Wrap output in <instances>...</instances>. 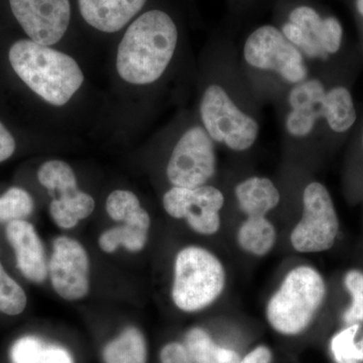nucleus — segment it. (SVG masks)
Returning <instances> with one entry per match:
<instances>
[{
    "instance_id": "f257e3e1",
    "label": "nucleus",
    "mask_w": 363,
    "mask_h": 363,
    "mask_svg": "<svg viewBox=\"0 0 363 363\" xmlns=\"http://www.w3.org/2000/svg\"><path fill=\"white\" fill-rule=\"evenodd\" d=\"M177 45L178 28L168 13L152 9L140 14L117 47V74L130 85L154 84L168 69Z\"/></svg>"
},
{
    "instance_id": "f03ea898",
    "label": "nucleus",
    "mask_w": 363,
    "mask_h": 363,
    "mask_svg": "<svg viewBox=\"0 0 363 363\" xmlns=\"http://www.w3.org/2000/svg\"><path fill=\"white\" fill-rule=\"evenodd\" d=\"M9 60L18 77L52 106H65L84 84V73L73 57L30 39L16 40Z\"/></svg>"
},
{
    "instance_id": "7ed1b4c3",
    "label": "nucleus",
    "mask_w": 363,
    "mask_h": 363,
    "mask_svg": "<svg viewBox=\"0 0 363 363\" xmlns=\"http://www.w3.org/2000/svg\"><path fill=\"white\" fill-rule=\"evenodd\" d=\"M325 294L326 288L319 272L310 267H296L269 301L267 320L279 333H301L311 323Z\"/></svg>"
},
{
    "instance_id": "20e7f679",
    "label": "nucleus",
    "mask_w": 363,
    "mask_h": 363,
    "mask_svg": "<svg viewBox=\"0 0 363 363\" xmlns=\"http://www.w3.org/2000/svg\"><path fill=\"white\" fill-rule=\"evenodd\" d=\"M225 286L220 260L204 248H184L177 255L173 301L182 311L196 312L212 304Z\"/></svg>"
},
{
    "instance_id": "39448f33",
    "label": "nucleus",
    "mask_w": 363,
    "mask_h": 363,
    "mask_svg": "<svg viewBox=\"0 0 363 363\" xmlns=\"http://www.w3.org/2000/svg\"><path fill=\"white\" fill-rule=\"evenodd\" d=\"M203 128L213 142L230 150L242 152L252 147L259 136V124L238 108L225 90L210 85L200 102Z\"/></svg>"
},
{
    "instance_id": "423d86ee",
    "label": "nucleus",
    "mask_w": 363,
    "mask_h": 363,
    "mask_svg": "<svg viewBox=\"0 0 363 363\" xmlns=\"http://www.w3.org/2000/svg\"><path fill=\"white\" fill-rule=\"evenodd\" d=\"M38 180L52 197L50 214L60 228H73L94 211V198L79 189L75 172L66 162H45L38 169Z\"/></svg>"
},
{
    "instance_id": "0eeeda50",
    "label": "nucleus",
    "mask_w": 363,
    "mask_h": 363,
    "mask_svg": "<svg viewBox=\"0 0 363 363\" xmlns=\"http://www.w3.org/2000/svg\"><path fill=\"white\" fill-rule=\"evenodd\" d=\"M248 65L279 74L291 84L306 80L304 57L284 33L272 26H262L247 38L243 49Z\"/></svg>"
},
{
    "instance_id": "6e6552de",
    "label": "nucleus",
    "mask_w": 363,
    "mask_h": 363,
    "mask_svg": "<svg viewBox=\"0 0 363 363\" xmlns=\"http://www.w3.org/2000/svg\"><path fill=\"white\" fill-rule=\"evenodd\" d=\"M303 217L291 234L294 248L298 252H320L333 247L339 222L328 190L314 182L303 194Z\"/></svg>"
},
{
    "instance_id": "1a4fd4ad",
    "label": "nucleus",
    "mask_w": 363,
    "mask_h": 363,
    "mask_svg": "<svg viewBox=\"0 0 363 363\" xmlns=\"http://www.w3.org/2000/svg\"><path fill=\"white\" fill-rule=\"evenodd\" d=\"M215 172L214 142L203 126H192L174 147L167 166V177L174 187L193 189L206 185Z\"/></svg>"
},
{
    "instance_id": "9d476101",
    "label": "nucleus",
    "mask_w": 363,
    "mask_h": 363,
    "mask_svg": "<svg viewBox=\"0 0 363 363\" xmlns=\"http://www.w3.org/2000/svg\"><path fill=\"white\" fill-rule=\"evenodd\" d=\"M281 33L295 47L312 59L327 60L342 43L343 30L334 16L321 18L310 6L296 7Z\"/></svg>"
},
{
    "instance_id": "9b49d317",
    "label": "nucleus",
    "mask_w": 363,
    "mask_h": 363,
    "mask_svg": "<svg viewBox=\"0 0 363 363\" xmlns=\"http://www.w3.org/2000/svg\"><path fill=\"white\" fill-rule=\"evenodd\" d=\"M162 205L169 216L186 219L196 233L210 235L220 228L219 211L224 205V196L212 186L173 187L164 194Z\"/></svg>"
},
{
    "instance_id": "f8f14e48",
    "label": "nucleus",
    "mask_w": 363,
    "mask_h": 363,
    "mask_svg": "<svg viewBox=\"0 0 363 363\" xmlns=\"http://www.w3.org/2000/svg\"><path fill=\"white\" fill-rule=\"evenodd\" d=\"M9 6L28 39L37 44H58L70 25V0H9Z\"/></svg>"
},
{
    "instance_id": "ddd939ff",
    "label": "nucleus",
    "mask_w": 363,
    "mask_h": 363,
    "mask_svg": "<svg viewBox=\"0 0 363 363\" xmlns=\"http://www.w3.org/2000/svg\"><path fill=\"white\" fill-rule=\"evenodd\" d=\"M48 269L55 292L64 300H81L89 293V257L79 241L56 238Z\"/></svg>"
},
{
    "instance_id": "4468645a",
    "label": "nucleus",
    "mask_w": 363,
    "mask_h": 363,
    "mask_svg": "<svg viewBox=\"0 0 363 363\" xmlns=\"http://www.w3.org/2000/svg\"><path fill=\"white\" fill-rule=\"evenodd\" d=\"M6 235L23 277L33 283H44L49 269L44 245L35 226L26 219L11 221L7 223Z\"/></svg>"
},
{
    "instance_id": "2eb2a0df",
    "label": "nucleus",
    "mask_w": 363,
    "mask_h": 363,
    "mask_svg": "<svg viewBox=\"0 0 363 363\" xmlns=\"http://www.w3.org/2000/svg\"><path fill=\"white\" fill-rule=\"evenodd\" d=\"M147 0H78L83 20L99 32L123 30L142 11Z\"/></svg>"
},
{
    "instance_id": "dca6fc26",
    "label": "nucleus",
    "mask_w": 363,
    "mask_h": 363,
    "mask_svg": "<svg viewBox=\"0 0 363 363\" xmlns=\"http://www.w3.org/2000/svg\"><path fill=\"white\" fill-rule=\"evenodd\" d=\"M240 209L248 217H264L278 206L281 195L271 180L252 177L241 182L235 188Z\"/></svg>"
},
{
    "instance_id": "f3484780",
    "label": "nucleus",
    "mask_w": 363,
    "mask_h": 363,
    "mask_svg": "<svg viewBox=\"0 0 363 363\" xmlns=\"http://www.w3.org/2000/svg\"><path fill=\"white\" fill-rule=\"evenodd\" d=\"M9 357L11 363H75L66 348L33 335L18 338L11 346Z\"/></svg>"
},
{
    "instance_id": "a211bd4d",
    "label": "nucleus",
    "mask_w": 363,
    "mask_h": 363,
    "mask_svg": "<svg viewBox=\"0 0 363 363\" xmlns=\"http://www.w3.org/2000/svg\"><path fill=\"white\" fill-rule=\"evenodd\" d=\"M321 113L332 130L337 133L350 130L357 121V111L350 90L338 86L326 91L322 100Z\"/></svg>"
},
{
    "instance_id": "6ab92c4d",
    "label": "nucleus",
    "mask_w": 363,
    "mask_h": 363,
    "mask_svg": "<svg viewBox=\"0 0 363 363\" xmlns=\"http://www.w3.org/2000/svg\"><path fill=\"white\" fill-rule=\"evenodd\" d=\"M105 363H147V345L142 332L128 327L105 346Z\"/></svg>"
},
{
    "instance_id": "aec40b11",
    "label": "nucleus",
    "mask_w": 363,
    "mask_h": 363,
    "mask_svg": "<svg viewBox=\"0 0 363 363\" xmlns=\"http://www.w3.org/2000/svg\"><path fill=\"white\" fill-rule=\"evenodd\" d=\"M105 206L112 220L150 229V214L140 205L138 196L131 191H113L107 197Z\"/></svg>"
},
{
    "instance_id": "412c9836",
    "label": "nucleus",
    "mask_w": 363,
    "mask_h": 363,
    "mask_svg": "<svg viewBox=\"0 0 363 363\" xmlns=\"http://www.w3.org/2000/svg\"><path fill=\"white\" fill-rule=\"evenodd\" d=\"M186 348L194 363H240L235 351L220 347L212 340L206 331L193 328L186 336Z\"/></svg>"
},
{
    "instance_id": "4be33fe9",
    "label": "nucleus",
    "mask_w": 363,
    "mask_h": 363,
    "mask_svg": "<svg viewBox=\"0 0 363 363\" xmlns=\"http://www.w3.org/2000/svg\"><path fill=\"white\" fill-rule=\"evenodd\" d=\"M238 240L245 252L264 255L276 242V229L266 217H248L241 224Z\"/></svg>"
},
{
    "instance_id": "5701e85b",
    "label": "nucleus",
    "mask_w": 363,
    "mask_h": 363,
    "mask_svg": "<svg viewBox=\"0 0 363 363\" xmlns=\"http://www.w3.org/2000/svg\"><path fill=\"white\" fill-rule=\"evenodd\" d=\"M149 229L123 224L107 229L99 238V247L104 252L112 253L123 247L131 252H138L147 245Z\"/></svg>"
},
{
    "instance_id": "b1692460",
    "label": "nucleus",
    "mask_w": 363,
    "mask_h": 363,
    "mask_svg": "<svg viewBox=\"0 0 363 363\" xmlns=\"http://www.w3.org/2000/svg\"><path fill=\"white\" fill-rule=\"evenodd\" d=\"M324 85L317 79L298 83L289 94L291 108L297 111L314 112L322 117L321 104L325 96Z\"/></svg>"
},
{
    "instance_id": "393cba45",
    "label": "nucleus",
    "mask_w": 363,
    "mask_h": 363,
    "mask_svg": "<svg viewBox=\"0 0 363 363\" xmlns=\"http://www.w3.org/2000/svg\"><path fill=\"white\" fill-rule=\"evenodd\" d=\"M33 211V199L23 189L11 187L0 196V222L9 223L30 216Z\"/></svg>"
},
{
    "instance_id": "a878e982",
    "label": "nucleus",
    "mask_w": 363,
    "mask_h": 363,
    "mask_svg": "<svg viewBox=\"0 0 363 363\" xmlns=\"http://www.w3.org/2000/svg\"><path fill=\"white\" fill-rule=\"evenodd\" d=\"M26 304L25 290L7 274L0 262V313L16 316L25 311Z\"/></svg>"
},
{
    "instance_id": "bb28decb",
    "label": "nucleus",
    "mask_w": 363,
    "mask_h": 363,
    "mask_svg": "<svg viewBox=\"0 0 363 363\" xmlns=\"http://www.w3.org/2000/svg\"><path fill=\"white\" fill-rule=\"evenodd\" d=\"M359 325H350L337 335L334 336L331 341V350L337 363H362L363 354L355 343Z\"/></svg>"
},
{
    "instance_id": "cd10ccee",
    "label": "nucleus",
    "mask_w": 363,
    "mask_h": 363,
    "mask_svg": "<svg viewBox=\"0 0 363 363\" xmlns=\"http://www.w3.org/2000/svg\"><path fill=\"white\" fill-rule=\"evenodd\" d=\"M348 292L352 296V303L344 313V322L353 325L363 322V272L350 271L344 279Z\"/></svg>"
},
{
    "instance_id": "c85d7f7f",
    "label": "nucleus",
    "mask_w": 363,
    "mask_h": 363,
    "mask_svg": "<svg viewBox=\"0 0 363 363\" xmlns=\"http://www.w3.org/2000/svg\"><path fill=\"white\" fill-rule=\"evenodd\" d=\"M319 117L312 112L295 111L291 109L286 116V128L291 135L296 138H304L309 135L314 130Z\"/></svg>"
},
{
    "instance_id": "c756f323",
    "label": "nucleus",
    "mask_w": 363,
    "mask_h": 363,
    "mask_svg": "<svg viewBox=\"0 0 363 363\" xmlns=\"http://www.w3.org/2000/svg\"><path fill=\"white\" fill-rule=\"evenodd\" d=\"M162 363H194L189 354L187 348L180 343H169L162 348Z\"/></svg>"
},
{
    "instance_id": "7c9ffc66",
    "label": "nucleus",
    "mask_w": 363,
    "mask_h": 363,
    "mask_svg": "<svg viewBox=\"0 0 363 363\" xmlns=\"http://www.w3.org/2000/svg\"><path fill=\"white\" fill-rule=\"evenodd\" d=\"M16 143L11 131L0 121V162L11 159L16 152Z\"/></svg>"
},
{
    "instance_id": "2f4dec72",
    "label": "nucleus",
    "mask_w": 363,
    "mask_h": 363,
    "mask_svg": "<svg viewBox=\"0 0 363 363\" xmlns=\"http://www.w3.org/2000/svg\"><path fill=\"white\" fill-rule=\"evenodd\" d=\"M272 353L269 348L259 346L248 353L240 363H271Z\"/></svg>"
},
{
    "instance_id": "473e14b6",
    "label": "nucleus",
    "mask_w": 363,
    "mask_h": 363,
    "mask_svg": "<svg viewBox=\"0 0 363 363\" xmlns=\"http://www.w3.org/2000/svg\"><path fill=\"white\" fill-rule=\"evenodd\" d=\"M357 9L358 13L363 16V0H357Z\"/></svg>"
},
{
    "instance_id": "72a5a7b5",
    "label": "nucleus",
    "mask_w": 363,
    "mask_h": 363,
    "mask_svg": "<svg viewBox=\"0 0 363 363\" xmlns=\"http://www.w3.org/2000/svg\"><path fill=\"white\" fill-rule=\"evenodd\" d=\"M358 347H359L360 351H362L363 354V339L362 341H359V342L357 343Z\"/></svg>"
},
{
    "instance_id": "f704fd0d",
    "label": "nucleus",
    "mask_w": 363,
    "mask_h": 363,
    "mask_svg": "<svg viewBox=\"0 0 363 363\" xmlns=\"http://www.w3.org/2000/svg\"><path fill=\"white\" fill-rule=\"evenodd\" d=\"M362 143H363V138H362Z\"/></svg>"
}]
</instances>
